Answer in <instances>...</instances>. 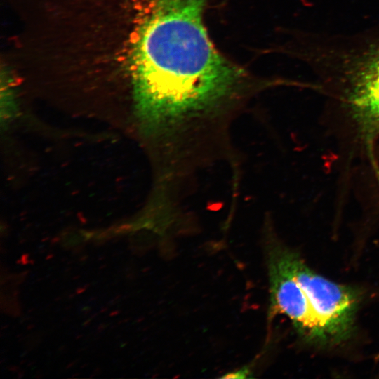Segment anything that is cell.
<instances>
[{
	"mask_svg": "<svg viewBox=\"0 0 379 379\" xmlns=\"http://www.w3.org/2000/svg\"><path fill=\"white\" fill-rule=\"evenodd\" d=\"M207 0H152L133 38V70L145 103L175 131L236 90L241 73L213 46Z\"/></svg>",
	"mask_w": 379,
	"mask_h": 379,
	"instance_id": "1",
	"label": "cell"
},
{
	"mask_svg": "<svg viewBox=\"0 0 379 379\" xmlns=\"http://www.w3.org/2000/svg\"><path fill=\"white\" fill-rule=\"evenodd\" d=\"M270 306L288 317L306 343L331 347L354 333L361 297L310 269L292 250L274 244L267 250Z\"/></svg>",
	"mask_w": 379,
	"mask_h": 379,
	"instance_id": "2",
	"label": "cell"
},
{
	"mask_svg": "<svg viewBox=\"0 0 379 379\" xmlns=\"http://www.w3.org/2000/svg\"><path fill=\"white\" fill-rule=\"evenodd\" d=\"M302 59L334 86L361 130L379 133V27L354 34L309 32Z\"/></svg>",
	"mask_w": 379,
	"mask_h": 379,
	"instance_id": "3",
	"label": "cell"
}]
</instances>
